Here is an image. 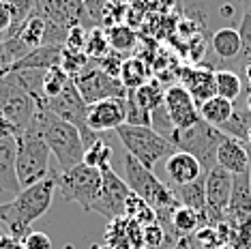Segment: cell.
<instances>
[{"label": "cell", "instance_id": "obj_12", "mask_svg": "<svg viewBox=\"0 0 251 249\" xmlns=\"http://www.w3.org/2000/svg\"><path fill=\"white\" fill-rule=\"evenodd\" d=\"M35 11L45 20V24L56 26L67 32L73 26L90 24L84 0H39Z\"/></svg>", "mask_w": 251, "mask_h": 249}, {"label": "cell", "instance_id": "obj_3", "mask_svg": "<svg viewBox=\"0 0 251 249\" xmlns=\"http://www.w3.org/2000/svg\"><path fill=\"white\" fill-rule=\"evenodd\" d=\"M123 168H125V183L129 185V189L135 196H140L142 200H146L152 206V211L157 213V219L165 213V219H172V213L180 206L178 198H176L174 189L170 185L161 183L152 170L144 168L135 159L133 155L123 157Z\"/></svg>", "mask_w": 251, "mask_h": 249}, {"label": "cell", "instance_id": "obj_19", "mask_svg": "<svg viewBox=\"0 0 251 249\" xmlns=\"http://www.w3.org/2000/svg\"><path fill=\"white\" fill-rule=\"evenodd\" d=\"M217 166L227 170L232 176L249 172V150L241 140L226 135L217 149Z\"/></svg>", "mask_w": 251, "mask_h": 249}, {"label": "cell", "instance_id": "obj_6", "mask_svg": "<svg viewBox=\"0 0 251 249\" xmlns=\"http://www.w3.org/2000/svg\"><path fill=\"white\" fill-rule=\"evenodd\" d=\"M226 133L213 124L200 121L193 127L187 129H174L170 135V142L176 146V150H185L193 155L202 163L204 172L213 170L217 166V149L224 142Z\"/></svg>", "mask_w": 251, "mask_h": 249}, {"label": "cell", "instance_id": "obj_28", "mask_svg": "<svg viewBox=\"0 0 251 249\" xmlns=\"http://www.w3.org/2000/svg\"><path fill=\"white\" fill-rule=\"evenodd\" d=\"M112 157H114V149L103 138H97L93 144L86 146L84 163L97 170H105V168H112Z\"/></svg>", "mask_w": 251, "mask_h": 249}, {"label": "cell", "instance_id": "obj_45", "mask_svg": "<svg viewBox=\"0 0 251 249\" xmlns=\"http://www.w3.org/2000/svg\"><path fill=\"white\" fill-rule=\"evenodd\" d=\"M107 4H112V7L127 9V7H129V0H107Z\"/></svg>", "mask_w": 251, "mask_h": 249}, {"label": "cell", "instance_id": "obj_43", "mask_svg": "<svg viewBox=\"0 0 251 249\" xmlns=\"http://www.w3.org/2000/svg\"><path fill=\"white\" fill-rule=\"evenodd\" d=\"M0 249H26V247H24V243L13 239V236L0 234Z\"/></svg>", "mask_w": 251, "mask_h": 249}, {"label": "cell", "instance_id": "obj_39", "mask_svg": "<svg viewBox=\"0 0 251 249\" xmlns=\"http://www.w3.org/2000/svg\"><path fill=\"white\" fill-rule=\"evenodd\" d=\"M86 37H88V28L86 26H73L67 32L65 39V48L71 52H84V45H86Z\"/></svg>", "mask_w": 251, "mask_h": 249}, {"label": "cell", "instance_id": "obj_48", "mask_svg": "<svg viewBox=\"0 0 251 249\" xmlns=\"http://www.w3.org/2000/svg\"><path fill=\"white\" fill-rule=\"evenodd\" d=\"M247 150H249V183H251V149L247 146Z\"/></svg>", "mask_w": 251, "mask_h": 249}, {"label": "cell", "instance_id": "obj_34", "mask_svg": "<svg viewBox=\"0 0 251 249\" xmlns=\"http://www.w3.org/2000/svg\"><path fill=\"white\" fill-rule=\"evenodd\" d=\"M172 225H174V230L176 232H180V234H189V232H193L200 225V222H202V217L196 213V211H191V208H187V206H178L176 211L172 213ZM204 224V222H202Z\"/></svg>", "mask_w": 251, "mask_h": 249}, {"label": "cell", "instance_id": "obj_25", "mask_svg": "<svg viewBox=\"0 0 251 249\" xmlns=\"http://www.w3.org/2000/svg\"><path fill=\"white\" fill-rule=\"evenodd\" d=\"M151 77V69L140 56H131V58H125L123 69H121V82L127 90H138L148 82Z\"/></svg>", "mask_w": 251, "mask_h": 249}, {"label": "cell", "instance_id": "obj_2", "mask_svg": "<svg viewBox=\"0 0 251 249\" xmlns=\"http://www.w3.org/2000/svg\"><path fill=\"white\" fill-rule=\"evenodd\" d=\"M30 123H35V127L41 131L50 152L58 159L60 172H67V170L75 168L84 161L86 146H84L79 129L73 127L71 123L58 118L54 112H50L45 103L37 105V112Z\"/></svg>", "mask_w": 251, "mask_h": 249}, {"label": "cell", "instance_id": "obj_33", "mask_svg": "<svg viewBox=\"0 0 251 249\" xmlns=\"http://www.w3.org/2000/svg\"><path fill=\"white\" fill-rule=\"evenodd\" d=\"M4 2L11 7V13H13V26H11V30L4 35L2 39H7L11 35H15V32L20 30V26L24 24V22L32 15V11L37 9V2L39 0H4Z\"/></svg>", "mask_w": 251, "mask_h": 249}, {"label": "cell", "instance_id": "obj_50", "mask_svg": "<svg viewBox=\"0 0 251 249\" xmlns=\"http://www.w3.org/2000/svg\"><path fill=\"white\" fill-rule=\"evenodd\" d=\"M245 69H247V80H249V84H251V65H247Z\"/></svg>", "mask_w": 251, "mask_h": 249}, {"label": "cell", "instance_id": "obj_37", "mask_svg": "<svg viewBox=\"0 0 251 249\" xmlns=\"http://www.w3.org/2000/svg\"><path fill=\"white\" fill-rule=\"evenodd\" d=\"M123 62H125V58H123V54H118V52H114V50H110L103 58H99L97 60V65L103 69L107 75H112V77H118L121 80V69H123Z\"/></svg>", "mask_w": 251, "mask_h": 249}, {"label": "cell", "instance_id": "obj_11", "mask_svg": "<svg viewBox=\"0 0 251 249\" xmlns=\"http://www.w3.org/2000/svg\"><path fill=\"white\" fill-rule=\"evenodd\" d=\"M234 176L227 170L215 166L204 174V196H206V222L221 224L227 217V206L232 198Z\"/></svg>", "mask_w": 251, "mask_h": 249}, {"label": "cell", "instance_id": "obj_10", "mask_svg": "<svg viewBox=\"0 0 251 249\" xmlns=\"http://www.w3.org/2000/svg\"><path fill=\"white\" fill-rule=\"evenodd\" d=\"M45 105H48V110L54 112L58 118H62V121H67V123H71L73 127L79 129V133H82V140H84V146H90L97 138H99L95 131H90V129H88V124H86L88 103L82 99V95H79V90L75 88L73 80H69V84L62 88L60 95H56L54 99L45 101Z\"/></svg>", "mask_w": 251, "mask_h": 249}, {"label": "cell", "instance_id": "obj_35", "mask_svg": "<svg viewBox=\"0 0 251 249\" xmlns=\"http://www.w3.org/2000/svg\"><path fill=\"white\" fill-rule=\"evenodd\" d=\"M90 62V58L84 52H71V50L62 48V54H60V69L67 73L69 77L77 75L79 71L84 69Z\"/></svg>", "mask_w": 251, "mask_h": 249}, {"label": "cell", "instance_id": "obj_26", "mask_svg": "<svg viewBox=\"0 0 251 249\" xmlns=\"http://www.w3.org/2000/svg\"><path fill=\"white\" fill-rule=\"evenodd\" d=\"M105 32H107V41H110V50L118 54H127L138 45V32L127 24L110 26L105 28Z\"/></svg>", "mask_w": 251, "mask_h": 249}, {"label": "cell", "instance_id": "obj_17", "mask_svg": "<svg viewBox=\"0 0 251 249\" xmlns=\"http://www.w3.org/2000/svg\"><path fill=\"white\" fill-rule=\"evenodd\" d=\"M178 84L182 88H187V93L196 99V103L200 105L202 101L210 99L215 93V71L208 69V67H182L178 73Z\"/></svg>", "mask_w": 251, "mask_h": 249}, {"label": "cell", "instance_id": "obj_24", "mask_svg": "<svg viewBox=\"0 0 251 249\" xmlns=\"http://www.w3.org/2000/svg\"><path fill=\"white\" fill-rule=\"evenodd\" d=\"M176 198H178V202L182 206L191 208V211H196L200 217H202V222H206V196H204V176L193 180V183L185 185V187H178V189H174Z\"/></svg>", "mask_w": 251, "mask_h": 249}, {"label": "cell", "instance_id": "obj_30", "mask_svg": "<svg viewBox=\"0 0 251 249\" xmlns=\"http://www.w3.org/2000/svg\"><path fill=\"white\" fill-rule=\"evenodd\" d=\"M163 97H165V90H163L159 80H148L144 86L135 90V99H138V103L144 107L146 112H151V114L163 105Z\"/></svg>", "mask_w": 251, "mask_h": 249}, {"label": "cell", "instance_id": "obj_8", "mask_svg": "<svg viewBox=\"0 0 251 249\" xmlns=\"http://www.w3.org/2000/svg\"><path fill=\"white\" fill-rule=\"evenodd\" d=\"M0 112L15 124L22 133L30 124L37 112V101L22 86L15 73H4L0 77Z\"/></svg>", "mask_w": 251, "mask_h": 249}, {"label": "cell", "instance_id": "obj_49", "mask_svg": "<svg viewBox=\"0 0 251 249\" xmlns=\"http://www.w3.org/2000/svg\"><path fill=\"white\" fill-rule=\"evenodd\" d=\"M245 144H247L249 149H251V129H249V133H247V140H245Z\"/></svg>", "mask_w": 251, "mask_h": 249}, {"label": "cell", "instance_id": "obj_5", "mask_svg": "<svg viewBox=\"0 0 251 249\" xmlns=\"http://www.w3.org/2000/svg\"><path fill=\"white\" fill-rule=\"evenodd\" d=\"M123 146L129 155H133L142 166L152 170L159 159H168L172 152H176V146L157 133L152 127H138V124H121L116 129Z\"/></svg>", "mask_w": 251, "mask_h": 249}, {"label": "cell", "instance_id": "obj_32", "mask_svg": "<svg viewBox=\"0 0 251 249\" xmlns=\"http://www.w3.org/2000/svg\"><path fill=\"white\" fill-rule=\"evenodd\" d=\"M71 77L67 75L65 71L60 69V67H52V69H48L43 73V97L45 99H54L56 95H60L62 93V88L69 84Z\"/></svg>", "mask_w": 251, "mask_h": 249}, {"label": "cell", "instance_id": "obj_38", "mask_svg": "<svg viewBox=\"0 0 251 249\" xmlns=\"http://www.w3.org/2000/svg\"><path fill=\"white\" fill-rule=\"evenodd\" d=\"M142 234H144V249H159L163 245L165 230L157 222L144 225V228H142Z\"/></svg>", "mask_w": 251, "mask_h": 249}, {"label": "cell", "instance_id": "obj_1", "mask_svg": "<svg viewBox=\"0 0 251 249\" xmlns=\"http://www.w3.org/2000/svg\"><path fill=\"white\" fill-rule=\"evenodd\" d=\"M52 172L48 178L22 189L15 198L0 204V228L4 234L13 236L18 241H24V236L30 232V225L43 217L50 211L56 194V178Z\"/></svg>", "mask_w": 251, "mask_h": 249}, {"label": "cell", "instance_id": "obj_40", "mask_svg": "<svg viewBox=\"0 0 251 249\" xmlns=\"http://www.w3.org/2000/svg\"><path fill=\"white\" fill-rule=\"evenodd\" d=\"M22 243H24L26 249H52V239L39 230H30Z\"/></svg>", "mask_w": 251, "mask_h": 249}, {"label": "cell", "instance_id": "obj_47", "mask_svg": "<svg viewBox=\"0 0 251 249\" xmlns=\"http://www.w3.org/2000/svg\"><path fill=\"white\" fill-rule=\"evenodd\" d=\"M4 73H7V65H4V60H2V58H0V77H2Z\"/></svg>", "mask_w": 251, "mask_h": 249}, {"label": "cell", "instance_id": "obj_52", "mask_svg": "<svg viewBox=\"0 0 251 249\" xmlns=\"http://www.w3.org/2000/svg\"><path fill=\"white\" fill-rule=\"evenodd\" d=\"M0 234H4V232H2V228H0Z\"/></svg>", "mask_w": 251, "mask_h": 249}, {"label": "cell", "instance_id": "obj_41", "mask_svg": "<svg viewBox=\"0 0 251 249\" xmlns=\"http://www.w3.org/2000/svg\"><path fill=\"white\" fill-rule=\"evenodd\" d=\"M13 26V13H11V7L4 0H0V39H2Z\"/></svg>", "mask_w": 251, "mask_h": 249}, {"label": "cell", "instance_id": "obj_7", "mask_svg": "<svg viewBox=\"0 0 251 249\" xmlns=\"http://www.w3.org/2000/svg\"><path fill=\"white\" fill-rule=\"evenodd\" d=\"M56 191L69 202H77L84 211H93L97 198L101 194L103 185V174L101 170L90 168L86 163L67 170V172H56Z\"/></svg>", "mask_w": 251, "mask_h": 249}, {"label": "cell", "instance_id": "obj_15", "mask_svg": "<svg viewBox=\"0 0 251 249\" xmlns=\"http://www.w3.org/2000/svg\"><path fill=\"white\" fill-rule=\"evenodd\" d=\"M125 123H127L125 99H103L88 105L86 124L90 131L101 133V131H112V129L116 131Z\"/></svg>", "mask_w": 251, "mask_h": 249}, {"label": "cell", "instance_id": "obj_20", "mask_svg": "<svg viewBox=\"0 0 251 249\" xmlns=\"http://www.w3.org/2000/svg\"><path fill=\"white\" fill-rule=\"evenodd\" d=\"M234 219L236 224L251 222V183H249V172L247 174H236L232 185V198L230 206H227V217Z\"/></svg>", "mask_w": 251, "mask_h": 249}, {"label": "cell", "instance_id": "obj_14", "mask_svg": "<svg viewBox=\"0 0 251 249\" xmlns=\"http://www.w3.org/2000/svg\"><path fill=\"white\" fill-rule=\"evenodd\" d=\"M163 107L168 112L170 123L174 124V129H187L200 123V110L196 99L187 93V88H182L180 84H172L165 88L163 97Z\"/></svg>", "mask_w": 251, "mask_h": 249}, {"label": "cell", "instance_id": "obj_22", "mask_svg": "<svg viewBox=\"0 0 251 249\" xmlns=\"http://www.w3.org/2000/svg\"><path fill=\"white\" fill-rule=\"evenodd\" d=\"M198 110H200V118H202L204 123H208V124H213V127H217V129H221L234 116L236 105H234V101H227L224 97H219V95H213L210 99L202 101Z\"/></svg>", "mask_w": 251, "mask_h": 249}, {"label": "cell", "instance_id": "obj_44", "mask_svg": "<svg viewBox=\"0 0 251 249\" xmlns=\"http://www.w3.org/2000/svg\"><path fill=\"white\" fill-rule=\"evenodd\" d=\"M157 0H129V9H148V4H155Z\"/></svg>", "mask_w": 251, "mask_h": 249}, {"label": "cell", "instance_id": "obj_9", "mask_svg": "<svg viewBox=\"0 0 251 249\" xmlns=\"http://www.w3.org/2000/svg\"><path fill=\"white\" fill-rule=\"evenodd\" d=\"M75 88L79 90L82 99L86 103H97L103 99H125L127 97V88L123 86V82L118 77H112L101 69L99 65L88 62L77 75L71 77Z\"/></svg>", "mask_w": 251, "mask_h": 249}, {"label": "cell", "instance_id": "obj_4", "mask_svg": "<svg viewBox=\"0 0 251 249\" xmlns=\"http://www.w3.org/2000/svg\"><path fill=\"white\" fill-rule=\"evenodd\" d=\"M50 152L45 144L41 131L30 123L28 127L18 135V159H15V170H18V180L20 187H26L39 183V180L48 178L52 174L50 170Z\"/></svg>", "mask_w": 251, "mask_h": 249}, {"label": "cell", "instance_id": "obj_42", "mask_svg": "<svg viewBox=\"0 0 251 249\" xmlns=\"http://www.w3.org/2000/svg\"><path fill=\"white\" fill-rule=\"evenodd\" d=\"M9 135H15V138H18L20 131L15 129V124L0 112V138H9Z\"/></svg>", "mask_w": 251, "mask_h": 249}, {"label": "cell", "instance_id": "obj_31", "mask_svg": "<svg viewBox=\"0 0 251 249\" xmlns=\"http://www.w3.org/2000/svg\"><path fill=\"white\" fill-rule=\"evenodd\" d=\"M107 52H110V41H107L105 28L93 26L88 30L86 45H84V54H86L90 60H99V58H103Z\"/></svg>", "mask_w": 251, "mask_h": 249}, {"label": "cell", "instance_id": "obj_46", "mask_svg": "<svg viewBox=\"0 0 251 249\" xmlns=\"http://www.w3.org/2000/svg\"><path fill=\"white\" fill-rule=\"evenodd\" d=\"M245 110H247V114L251 116V93L247 95V101H245Z\"/></svg>", "mask_w": 251, "mask_h": 249}, {"label": "cell", "instance_id": "obj_27", "mask_svg": "<svg viewBox=\"0 0 251 249\" xmlns=\"http://www.w3.org/2000/svg\"><path fill=\"white\" fill-rule=\"evenodd\" d=\"M215 93L227 101H236L243 93V82L230 69H219L215 71Z\"/></svg>", "mask_w": 251, "mask_h": 249}, {"label": "cell", "instance_id": "obj_51", "mask_svg": "<svg viewBox=\"0 0 251 249\" xmlns=\"http://www.w3.org/2000/svg\"><path fill=\"white\" fill-rule=\"evenodd\" d=\"M90 249H112V247H107V245H95V247H90Z\"/></svg>", "mask_w": 251, "mask_h": 249}, {"label": "cell", "instance_id": "obj_36", "mask_svg": "<svg viewBox=\"0 0 251 249\" xmlns=\"http://www.w3.org/2000/svg\"><path fill=\"white\" fill-rule=\"evenodd\" d=\"M238 35H241V41H243L241 62L247 67V65H251V0L245 2V13H243V20H241Z\"/></svg>", "mask_w": 251, "mask_h": 249}, {"label": "cell", "instance_id": "obj_21", "mask_svg": "<svg viewBox=\"0 0 251 249\" xmlns=\"http://www.w3.org/2000/svg\"><path fill=\"white\" fill-rule=\"evenodd\" d=\"M60 54H62V45H41V48L32 50L30 54H26L24 58H20L18 62H13L7 69V73L24 71V69L48 71L52 67H60Z\"/></svg>", "mask_w": 251, "mask_h": 249}, {"label": "cell", "instance_id": "obj_18", "mask_svg": "<svg viewBox=\"0 0 251 249\" xmlns=\"http://www.w3.org/2000/svg\"><path fill=\"white\" fill-rule=\"evenodd\" d=\"M15 159H18V138L15 135L0 138V191L11 194L13 198L22 191Z\"/></svg>", "mask_w": 251, "mask_h": 249}, {"label": "cell", "instance_id": "obj_13", "mask_svg": "<svg viewBox=\"0 0 251 249\" xmlns=\"http://www.w3.org/2000/svg\"><path fill=\"white\" fill-rule=\"evenodd\" d=\"M101 174H103V185H101V194L97 198L93 211L107 217L110 222L125 217V206H127V200L131 196L129 185L112 168L101 170Z\"/></svg>", "mask_w": 251, "mask_h": 249}, {"label": "cell", "instance_id": "obj_23", "mask_svg": "<svg viewBox=\"0 0 251 249\" xmlns=\"http://www.w3.org/2000/svg\"><path fill=\"white\" fill-rule=\"evenodd\" d=\"M213 52L219 56L221 60H236L243 54V41L238 30L226 26L213 35Z\"/></svg>", "mask_w": 251, "mask_h": 249}, {"label": "cell", "instance_id": "obj_16", "mask_svg": "<svg viewBox=\"0 0 251 249\" xmlns=\"http://www.w3.org/2000/svg\"><path fill=\"white\" fill-rule=\"evenodd\" d=\"M204 174L206 172H204L202 163L185 150H176L165 159V176H168V183L172 189L189 185L193 180L202 178Z\"/></svg>", "mask_w": 251, "mask_h": 249}, {"label": "cell", "instance_id": "obj_29", "mask_svg": "<svg viewBox=\"0 0 251 249\" xmlns=\"http://www.w3.org/2000/svg\"><path fill=\"white\" fill-rule=\"evenodd\" d=\"M125 217L133 219L135 224H140L142 228L148 224H155L157 222V213L152 211V206L148 204L146 200H142L140 196H135L131 191L129 200H127V206H125Z\"/></svg>", "mask_w": 251, "mask_h": 249}]
</instances>
